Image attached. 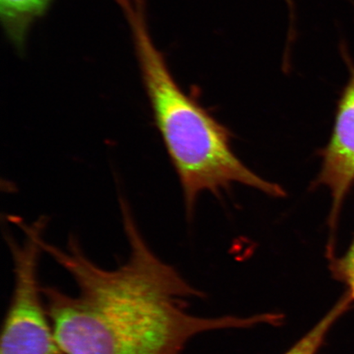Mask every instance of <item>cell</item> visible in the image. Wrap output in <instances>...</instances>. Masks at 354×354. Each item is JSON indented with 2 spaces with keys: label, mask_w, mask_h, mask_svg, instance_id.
Instances as JSON below:
<instances>
[{
  "label": "cell",
  "mask_w": 354,
  "mask_h": 354,
  "mask_svg": "<svg viewBox=\"0 0 354 354\" xmlns=\"http://www.w3.org/2000/svg\"><path fill=\"white\" fill-rule=\"evenodd\" d=\"M130 254L105 269L84 253L74 237L65 250L41 239L43 252L72 277L76 293L42 286L48 317L68 354H184L203 332L274 325V313L201 317L188 312L203 294L155 254L141 234L129 205L120 197Z\"/></svg>",
  "instance_id": "obj_1"
},
{
  "label": "cell",
  "mask_w": 354,
  "mask_h": 354,
  "mask_svg": "<svg viewBox=\"0 0 354 354\" xmlns=\"http://www.w3.org/2000/svg\"><path fill=\"white\" fill-rule=\"evenodd\" d=\"M125 16L153 120L179 177L188 216L201 192L218 194L234 183L272 197L285 196L243 165L232 148L231 132L176 82L150 34L144 0H124Z\"/></svg>",
  "instance_id": "obj_2"
},
{
  "label": "cell",
  "mask_w": 354,
  "mask_h": 354,
  "mask_svg": "<svg viewBox=\"0 0 354 354\" xmlns=\"http://www.w3.org/2000/svg\"><path fill=\"white\" fill-rule=\"evenodd\" d=\"M15 223L26 239L19 245L8 237L15 282L3 323L0 354H68L56 337L39 281V259L43 252L39 241L46 219L26 225L17 218Z\"/></svg>",
  "instance_id": "obj_3"
},
{
  "label": "cell",
  "mask_w": 354,
  "mask_h": 354,
  "mask_svg": "<svg viewBox=\"0 0 354 354\" xmlns=\"http://www.w3.org/2000/svg\"><path fill=\"white\" fill-rule=\"evenodd\" d=\"M342 53L349 77L338 101L329 142L322 150V168L315 181L316 185L328 188L331 194L329 250H334L340 212L354 185V63L344 46Z\"/></svg>",
  "instance_id": "obj_4"
},
{
  "label": "cell",
  "mask_w": 354,
  "mask_h": 354,
  "mask_svg": "<svg viewBox=\"0 0 354 354\" xmlns=\"http://www.w3.org/2000/svg\"><path fill=\"white\" fill-rule=\"evenodd\" d=\"M53 0H0V19L13 46L21 50L30 28L46 13Z\"/></svg>",
  "instance_id": "obj_5"
},
{
  "label": "cell",
  "mask_w": 354,
  "mask_h": 354,
  "mask_svg": "<svg viewBox=\"0 0 354 354\" xmlns=\"http://www.w3.org/2000/svg\"><path fill=\"white\" fill-rule=\"evenodd\" d=\"M351 302V299L348 297L347 294L345 295L330 310L328 313L326 314L307 334H305L284 354H317L331 327L333 326L340 316H342L346 311Z\"/></svg>",
  "instance_id": "obj_6"
},
{
  "label": "cell",
  "mask_w": 354,
  "mask_h": 354,
  "mask_svg": "<svg viewBox=\"0 0 354 354\" xmlns=\"http://www.w3.org/2000/svg\"><path fill=\"white\" fill-rule=\"evenodd\" d=\"M330 268L334 276L347 288V295L354 301V239L340 258L331 257Z\"/></svg>",
  "instance_id": "obj_7"
}]
</instances>
